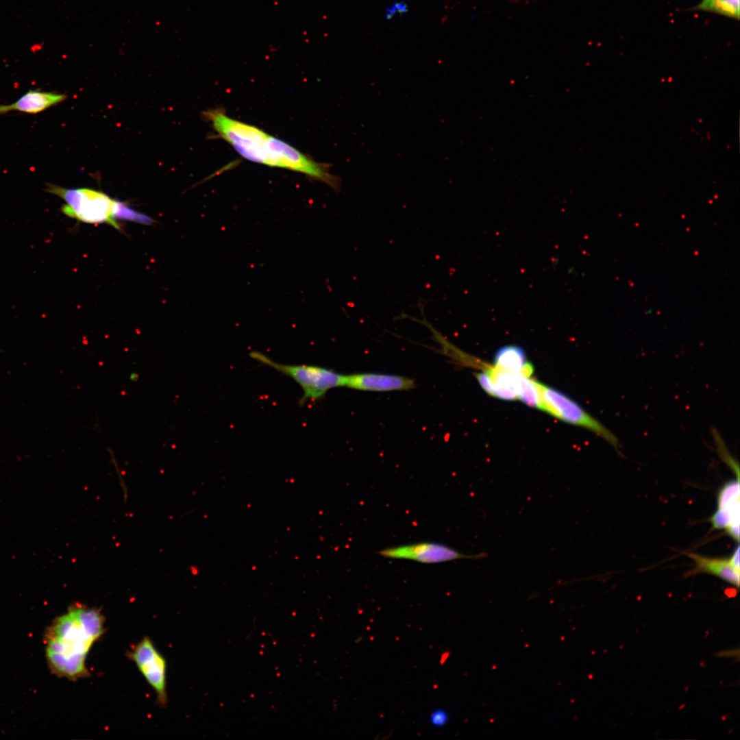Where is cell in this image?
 <instances>
[{
  "label": "cell",
  "instance_id": "5b68a950",
  "mask_svg": "<svg viewBox=\"0 0 740 740\" xmlns=\"http://www.w3.org/2000/svg\"><path fill=\"white\" fill-rule=\"evenodd\" d=\"M541 410L565 421L584 428L602 437L620 453L617 437L581 406L561 391L537 381Z\"/></svg>",
  "mask_w": 740,
  "mask_h": 740
},
{
  "label": "cell",
  "instance_id": "d6986e66",
  "mask_svg": "<svg viewBox=\"0 0 740 740\" xmlns=\"http://www.w3.org/2000/svg\"><path fill=\"white\" fill-rule=\"evenodd\" d=\"M449 721L448 713L443 708L433 711L430 715V723L436 727L445 726Z\"/></svg>",
  "mask_w": 740,
  "mask_h": 740
},
{
  "label": "cell",
  "instance_id": "4fadbf2b",
  "mask_svg": "<svg viewBox=\"0 0 740 740\" xmlns=\"http://www.w3.org/2000/svg\"><path fill=\"white\" fill-rule=\"evenodd\" d=\"M485 371L491 384L489 395L503 400L517 399L520 373L503 370L494 365L487 367Z\"/></svg>",
  "mask_w": 740,
  "mask_h": 740
},
{
  "label": "cell",
  "instance_id": "9a60e30c",
  "mask_svg": "<svg viewBox=\"0 0 740 740\" xmlns=\"http://www.w3.org/2000/svg\"><path fill=\"white\" fill-rule=\"evenodd\" d=\"M517 399L528 406L541 409V399L537 381L520 375Z\"/></svg>",
  "mask_w": 740,
  "mask_h": 740
},
{
  "label": "cell",
  "instance_id": "277c9868",
  "mask_svg": "<svg viewBox=\"0 0 740 740\" xmlns=\"http://www.w3.org/2000/svg\"><path fill=\"white\" fill-rule=\"evenodd\" d=\"M256 361L290 377L301 387L303 396L300 404L308 400L323 397L330 389L344 386L345 375L313 365H286L278 363L267 355L256 351L249 353Z\"/></svg>",
  "mask_w": 740,
  "mask_h": 740
},
{
  "label": "cell",
  "instance_id": "9c48e42d",
  "mask_svg": "<svg viewBox=\"0 0 740 740\" xmlns=\"http://www.w3.org/2000/svg\"><path fill=\"white\" fill-rule=\"evenodd\" d=\"M685 554L694 561L693 568L687 573V576L705 573L715 576L736 587H739V545L728 558H710L693 552Z\"/></svg>",
  "mask_w": 740,
  "mask_h": 740
},
{
  "label": "cell",
  "instance_id": "3957f363",
  "mask_svg": "<svg viewBox=\"0 0 740 740\" xmlns=\"http://www.w3.org/2000/svg\"><path fill=\"white\" fill-rule=\"evenodd\" d=\"M45 190L65 201L61 208L65 215L86 223H107L121 230L112 218L114 199L106 193L86 188H65L52 184H47Z\"/></svg>",
  "mask_w": 740,
  "mask_h": 740
},
{
  "label": "cell",
  "instance_id": "7c38bea8",
  "mask_svg": "<svg viewBox=\"0 0 740 740\" xmlns=\"http://www.w3.org/2000/svg\"><path fill=\"white\" fill-rule=\"evenodd\" d=\"M494 366L530 378L534 371L528 361L525 350L518 345H505L499 348L493 358Z\"/></svg>",
  "mask_w": 740,
  "mask_h": 740
},
{
  "label": "cell",
  "instance_id": "ac0fdd59",
  "mask_svg": "<svg viewBox=\"0 0 740 740\" xmlns=\"http://www.w3.org/2000/svg\"><path fill=\"white\" fill-rule=\"evenodd\" d=\"M714 434H715L714 437L716 440V445L717 446V449H719V455L722 456V459L730 467V468L735 471V473L736 474V478H739V473L738 463H736L734 459L728 454L727 449L725 448V445L723 444V441L719 434L716 432H714Z\"/></svg>",
  "mask_w": 740,
  "mask_h": 740
},
{
  "label": "cell",
  "instance_id": "2e32d148",
  "mask_svg": "<svg viewBox=\"0 0 740 740\" xmlns=\"http://www.w3.org/2000/svg\"><path fill=\"white\" fill-rule=\"evenodd\" d=\"M112 218L116 222L117 220H121L146 225H150L154 223V220L150 217L134 210L126 203L116 199L114 201Z\"/></svg>",
  "mask_w": 740,
  "mask_h": 740
},
{
  "label": "cell",
  "instance_id": "7a4b0ae2",
  "mask_svg": "<svg viewBox=\"0 0 740 740\" xmlns=\"http://www.w3.org/2000/svg\"><path fill=\"white\" fill-rule=\"evenodd\" d=\"M104 624L99 608L80 603L71 605L46 631V656L51 670L71 680L87 677L86 658L104 634Z\"/></svg>",
  "mask_w": 740,
  "mask_h": 740
},
{
  "label": "cell",
  "instance_id": "8992f818",
  "mask_svg": "<svg viewBox=\"0 0 740 740\" xmlns=\"http://www.w3.org/2000/svg\"><path fill=\"white\" fill-rule=\"evenodd\" d=\"M130 658L156 694L162 706L167 703L166 661L151 640L145 637L130 652Z\"/></svg>",
  "mask_w": 740,
  "mask_h": 740
},
{
  "label": "cell",
  "instance_id": "ba28073f",
  "mask_svg": "<svg viewBox=\"0 0 740 740\" xmlns=\"http://www.w3.org/2000/svg\"><path fill=\"white\" fill-rule=\"evenodd\" d=\"M739 478L726 482L717 495V508L711 517L713 530H724L734 541H739Z\"/></svg>",
  "mask_w": 740,
  "mask_h": 740
},
{
  "label": "cell",
  "instance_id": "5bb4252c",
  "mask_svg": "<svg viewBox=\"0 0 740 740\" xmlns=\"http://www.w3.org/2000/svg\"><path fill=\"white\" fill-rule=\"evenodd\" d=\"M693 10L739 19V0H702Z\"/></svg>",
  "mask_w": 740,
  "mask_h": 740
},
{
  "label": "cell",
  "instance_id": "6da1fadb",
  "mask_svg": "<svg viewBox=\"0 0 740 740\" xmlns=\"http://www.w3.org/2000/svg\"><path fill=\"white\" fill-rule=\"evenodd\" d=\"M208 120L218 135L249 161L298 172L332 188L340 183V177L330 173V164L314 160L256 126L234 119L219 109Z\"/></svg>",
  "mask_w": 740,
  "mask_h": 740
},
{
  "label": "cell",
  "instance_id": "30bf717a",
  "mask_svg": "<svg viewBox=\"0 0 740 740\" xmlns=\"http://www.w3.org/2000/svg\"><path fill=\"white\" fill-rule=\"evenodd\" d=\"M415 386V380L407 377L375 373L345 375L344 385L352 389L377 392L408 391Z\"/></svg>",
  "mask_w": 740,
  "mask_h": 740
},
{
  "label": "cell",
  "instance_id": "8fae6325",
  "mask_svg": "<svg viewBox=\"0 0 740 740\" xmlns=\"http://www.w3.org/2000/svg\"><path fill=\"white\" fill-rule=\"evenodd\" d=\"M66 98L64 94L29 90L12 103L0 105V115L12 111L37 114L62 102Z\"/></svg>",
  "mask_w": 740,
  "mask_h": 740
},
{
  "label": "cell",
  "instance_id": "52a82bcc",
  "mask_svg": "<svg viewBox=\"0 0 740 740\" xmlns=\"http://www.w3.org/2000/svg\"><path fill=\"white\" fill-rule=\"evenodd\" d=\"M378 554L391 559L410 560L428 564L463 558L480 559L486 556V554L467 555L447 545L434 542L389 547L380 550Z\"/></svg>",
  "mask_w": 740,
  "mask_h": 740
},
{
  "label": "cell",
  "instance_id": "e0dca14e",
  "mask_svg": "<svg viewBox=\"0 0 740 740\" xmlns=\"http://www.w3.org/2000/svg\"><path fill=\"white\" fill-rule=\"evenodd\" d=\"M408 5L402 0H397L386 7L384 10V18L386 21H391L397 16H404L408 12Z\"/></svg>",
  "mask_w": 740,
  "mask_h": 740
}]
</instances>
